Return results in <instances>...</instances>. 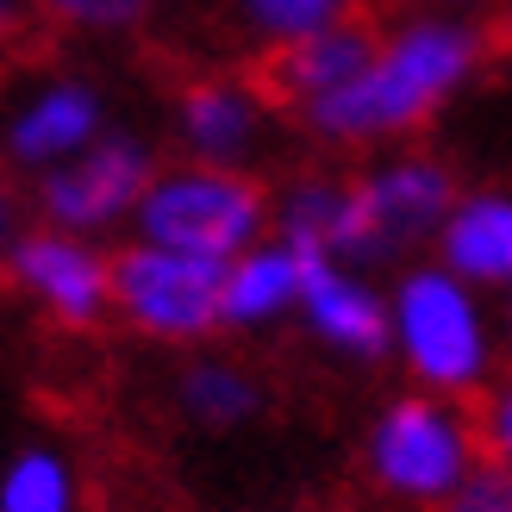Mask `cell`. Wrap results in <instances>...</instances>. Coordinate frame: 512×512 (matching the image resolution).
I'll return each instance as SVG.
<instances>
[{
	"label": "cell",
	"instance_id": "23",
	"mask_svg": "<svg viewBox=\"0 0 512 512\" xmlns=\"http://www.w3.org/2000/svg\"><path fill=\"white\" fill-rule=\"evenodd\" d=\"M32 19H38V0H0V50L32 32Z\"/></svg>",
	"mask_w": 512,
	"mask_h": 512
},
{
	"label": "cell",
	"instance_id": "14",
	"mask_svg": "<svg viewBox=\"0 0 512 512\" xmlns=\"http://www.w3.org/2000/svg\"><path fill=\"white\" fill-rule=\"evenodd\" d=\"M431 263H444L475 294H512V188H463Z\"/></svg>",
	"mask_w": 512,
	"mask_h": 512
},
{
	"label": "cell",
	"instance_id": "5",
	"mask_svg": "<svg viewBox=\"0 0 512 512\" xmlns=\"http://www.w3.org/2000/svg\"><path fill=\"white\" fill-rule=\"evenodd\" d=\"M375 19H338L325 32H306L294 44L269 50L263 94L275 113H288L325 150H369L363 144V69L375 57Z\"/></svg>",
	"mask_w": 512,
	"mask_h": 512
},
{
	"label": "cell",
	"instance_id": "1",
	"mask_svg": "<svg viewBox=\"0 0 512 512\" xmlns=\"http://www.w3.org/2000/svg\"><path fill=\"white\" fill-rule=\"evenodd\" d=\"M500 57V38L488 19L419 13L406 7L375 32V57L363 69V144H413L444 119L450 100H463L481 69Z\"/></svg>",
	"mask_w": 512,
	"mask_h": 512
},
{
	"label": "cell",
	"instance_id": "12",
	"mask_svg": "<svg viewBox=\"0 0 512 512\" xmlns=\"http://www.w3.org/2000/svg\"><path fill=\"white\" fill-rule=\"evenodd\" d=\"M294 325L350 369L388 363V288H375L356 263H306Z\"/></svg>",
	"mask_w": 512,
	"mask_h": 512
},
{
	"label": "cell",
	"instance_id": "8",
	"mask_svg": "<svg viewBox=\"0 0 512 512\" xmlns=\"http://www.w3.org/2000/svg\"><path fill=\"white\" fill-rule=\"evenodd\" d=\"M157 169H163L157 150H150L138 132H100L88 150H75L69 163L32 175L38 225L107 238L113 225H132V213H138V200H144Z\"/></svg>",
	"mask_w": 512,
	"mask_h": 512
},
{
	"label": "cell",
	"instance_id": "24",
	"mask_svg": "<svg viewBox=\"0 0 512 512\" xmlns=\"http://www.w3.org/2000/svg\"><path fill=\"white\" fill-rule=\"evenodd\" d=\"M406 7H419V13H456V19H488L500 0H406Z\"/></svg>",
	"mask_w": 512,
	"mask_h": 512
},
{
	"label": "cell",
	"instance_id": "21",
	"mask_svg": "<svg viewBox=\"0 0 512 512\" xmlns=\"http://www.w3.org/2000/svg\"><path fill=\"white\" fill-rule=\"evenodd\" d=\"M438 512H512V469L500 463H475L469 481L456 488Z\"/></svg>",
	"mask_w": 512,
	"mask_h": 512
},
{
	"label": "cell",
	"instance_id": "11",
	"mask_svg": "<svg viewBox=\"0 0 512 512\" xmlns=\"http://www.w3.org/2000/svg\"><path fill=\"white\" fill-rule=\"evenodd\" d=\"M100 132H113L100 82H88V75H44L0 119V163L44 175V169L69 163L75 150H88Z\"/></svg>",
	"mask_w": 512,
	"mask_h": 512
},
{
	"label": "cell",
	"instance_id": "25",
	"mask_svg": "<svg viewBox=\"0 0 512 512\" xmlns=\"http://www.w3.org/2000/svg\"><path fill=\"white\" fill-rule=\"evenodd\" d=\"M494 344H500V356H512V294L494 300Z\"/></svg>",
	"mask_w": 512,
	"mask_h": 512
},
{
	"label": "cell",
	"instance_id": "20",
	"mask_svg": "<svg viewBox=\"0 0 512 512\" xmlns=\"http://www.w3.org/2000/svg\"><path fill=\"white\" fill-rule=\"evenodd\" d=\"M475 413V438H481V463H500L512 469V363L469 400Z\"/></svg>",
	"mask_w": 512,
	"mask_h": 512
},
{
	"label": "cell",
	"instance_id": "7",
	"mask_svg": "<svg viewBox=\"0 0 512 512\" xmlns=\"http://www.w3.org/2000/svg\"><path fill=\"white\" fill-rule=\"evenodd\" d=\"M356 200H363V263H400L438 244L450 207L463 200V175L425 144H388L356 169Z\"/></svg>",
	"mask_w": 512,
	"mask_h": 512
},
{
	"label": "cell",
	"instance_id": "22",
	"mask_svg": "<svg viewBox=\"0 0 512 512\" xmlns=\"http://www.w3.org/2000/svg\"><path fill=\"white\" fill-rule=\"evenodd\" d=\"M19 232H25V219H19V188H13V169L0 163V263H7V250H13Z\"/></svg>",
	"mask_w": 512,
	"mask_h": 512
},
{
	"label": "cell",
	"instance_id": "26",
	"mask_svg": "<svg viewBox=\"0 0 512 512\" xmlns=\"http://www.w3.org/2000/svg\"><path fill=\"white\" fill-rule=\"evenodd\" d=\"M488 25H494V38H500V50H512V0H500V7L488 13Z\"/></svg>",
	"mask_w": 512,
	"mask_h": 512
},
{
	"label": "cell",
	"instance_id": "15",
	"mask_svg": "<svg viewBox=\"0 0 512 512\" xmlns=\"http://www.w3.org/2000/svg\"><path fill=\"white\" fill-rule=\"evenodd\" d=\"M300 288H306V256L288 250L281 238H263L250 244L244 256H232L219 275V325L225 331H275L294 319L300 306Z\"/></svg>",
	"mask_w": 512,
	"mask_h": 512
},
{
	"label": "cell",
	"instance_id": "19",
	"mask_svg": "<svg viewBox=\"0 0 512 512\" xmlns=\"http://www.w3.org/2000/svg\"><path fill=\"white\" fill-rule=\"evenodd\" d=\"M157 0H38V19L75 38H125L150 19Z\"/></svg>",
	"mask_w": 512,
	"mask_h": 512
},
{
	"label": "cell",
	"instance_id": "6",
	"mask_svg": "<svg viewBox=\"0 0 512 512\" xmlns=\"http://www.w3.org/2000/svg\"><path fill=\"white\" fill-rule=\"evenodd\" d=\"M219 275L225 263H200L157 244H119L113 250V319L163 350H200L219 338Z\"/></svg>",
	"mask_w": 512,
	"mask_h": 512
},
{
	"label": "cell",
	"instance_id": "18",
	"mask_svg": "<svg viewBox=\"0 0 512 512\" xmlns=\"http://www.w3.org/2000/svg\"><path fill=\"white\" fill-rule=\"evenodd\" d=\"M232 13L263 50H281V44H294L306 32H325V25H338V19H356L363 0H232Z\"/></svg>",
	"mask_w": 512,
	"mask_h": 512
},
{
	"label": "cell",
	"instance_id": "3",
	"mask_svg": "<svg viewBox=\"0 0 512 512\" xmlns=\"http://www.w3.org/2000/svg\"><path fill=\"white\" fill-rule=\"evenodd\" d=\"M475 463L481 438L469 400H444L425 388H400L381 400L363 425V450H356L369 494L394 512H438Z\"/></svg>",
	"mask_w": 512,
	"mask_h": 512
},
{
	"label": "cell",
	"instance_id": "16",
	"mask_svg": "<svg viewBox=\"0 0 512 512\" xmlns=\"http://www.w3.org/2000/svg\"><path fill=\"white\" fill-rule=\"evenodd\" d=\"M263 406H269V388L256 381L250 363H238V356L200 350V356L182 363V375H175V413H182L194 431H213V438L256 425Z\"/></svg>",
	"mask_w": 512,
	"mask_h": 512
},
{
	"label": "cell",
	"instance_id": "10",
	"mask_svg": "<svg viewBox=\"0 0 512 512\" xmlns=\"http://www.w3.org/2000/svg\"><path fill=\"white\" fill-rule=\"evenodd\" d=\"M175 150L182 163H213V169H250V157L263 150L275 107L256 75H232V69H207L194 82L175 88Z\"/></svg>",
	"mask_w": 512,
	"mask_h": 512
},
{
	"label": "cell",
	"instance_id": "4",
	"mask_svg": "<svg viewBox=\"0 0 512 512\" xmlns=\"http://www.w3.org/2000/svg\"><path fill=\"white\" fill-rule=\"evenodd\" d=\"M269 194L275 188L256 169L163 163L132 213V238L200 256V263H232L269 238Z\"/></svg>",
	"mask_w": 512,
	"mask_h": 512
},
{
	"label": "cell",
	"instance_id": "13",
	"mask_svg": "<svg viewBox=\"0 0 512 512\" xmlns=\"http://www.w3.org/2000/svg\"><path fill=\"white\" fill-rule=\"evenodd\" d=\"M269 238L300 250L306 263L363 269V200L344 169H300L269 194Z\"/></svg>",
	"mask_w": 512,
	"mask_h": 512
},
{
	"label": "cell",
	"instance_id": "17",
	"mask_svg": "<svg viewBox=\"0 0 512 512\" xmlns=\"http://www.w3.org/2000/svg\"><path fill=\"white\" fill-rule=\"evenodd\" d=\"M82 475L57 444H25L0 469V512H75Z\"/></svg>",
	"mask_w": 512,
	"mask_h": 512
},
{
	"label": "cell",
	"instance_id": "9",
	"mask_svg": "<svg viewBox=\"0 0 512 512\" xmlns=\"http://www.w3.org/2000/svg\"><path fill=\"white\" fill-rule=\"evenodd\" d=\"M0 275L57 331H94L113 319V250L100 238L57 232V225H25Z\"/></svg>",
	"mask_w": 512,
	"mask_h": 512
},
{
	"label": "cell",
	"instance_id": "2",
	"mask_svg": "<svg viewBox=\"0 0 512 512\" xmlns=\"http://www.w3.org/2000/svg\"><path fill=\"white\" fill-rule=\"evenodd\" d=\"M388 363H400L406 388L475 400L500 375L488 294H475L469 281H456L431 256L400 263L388 288Z\"/></svg>",
	"mask_w": 512,
	"mask_h": 512
}]
</instances>
